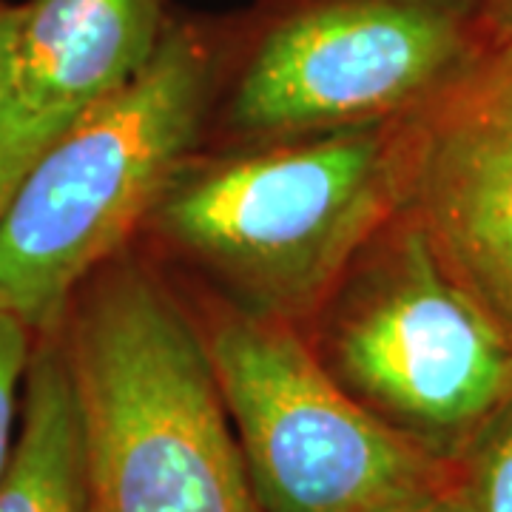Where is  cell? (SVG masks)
Here are the masks:
<instances>
[{
	"label": "cell",
	"instance_id": "obj_1",
	"mask_svg": "<svg viewBox=\"0 0 512 512\" xmlns=\"http://www.w3.org/2000/svg\"><path fill=\"white\" fill-rule=\"evenodd\" d=\"M407 120L191 154L143 222L225 305L305 325L402 211Z\"/></svg>",
	"mask_w": 512,
	"mask_h": 512
},
{
	"label": "cell",
	"instance_id": "obj_2",
	"mask_svg": "<svg viewBox=\"0 0 512 512\" xmlns=\"http://www.w3.org/2000/svg\"><path fill=\"white\" fill-rule=\"evenodd\" d=\"M80 399L92 512H265L200 322L131 251L60 319Z\"/></svg>",
	"mask_w": 512,
	"mask_h": 512
},
{
	"label": "cell",
	"instance_id": "obj_3",
	"mask_svg": "<svg viewBox=\"0 0 512 512\" xmlns=\"http://www.w3.org/2000/svg\"><path fill=\"white\" fill-rule=\"evenodd\" d=\"M214 94L208 40L168 23L123 89L80 111L40 151L0 214V311L35 333L60 325L72 296L151 214L197 154Z\"/></svg>",
	"mask_w": 512,
	"mask_h": 512
},
{
	"label": "cell",
	"instance_id": "obj_4",
	"mask_svg": "<svg viewBox=\"0 0 512 512\" xmlns=\"http://www.w3.org/2000/svg\"><path fill=\"white\" fill-rule=\"evenodd\" d=\"M299 328L339 387L456 464L512 396V342L404 211Z\"/></svg>",
	"mask_w": 512,
	"mask_h": 512
},
{
	"label": "cell",
	"instance_id": "obj_5",
	"mask_svg": "<svg viewBox=\"0 0 512 512\" xmlns=\"http://www.w3.org/2000/svg\"><path fill=\"white\" fill-rule=\"evenodd\" d=\"M495 43L478 0H308L251 46L225 123L256 143L413 120Z\"/></svg>",
	"mask_w": 512,
	"mask_h": 512
},
{
	"label": "cell",
	"instance_id": "obj_6",
	"mask_svg": "<svg viewBox=\"0 0 512 512\" xmlns=\"http://www.w3.org/2000/svg\"><path fill=\"white\" fill-rule=\"evenodd\" d=\"M200 328L265 512H370L456 476L348 396L299 325L220 302Z\"/></svg>",
	"mask_w": 512,
	"mask_h": 512
},
{
	"label": "cell",
	"instance_id": "obj_7",
	"mask_svg": "<svg viewBox=\"0 0 512 512\" xmlns=\"http://www.w3.org/2000/svg\"><path fill=\"white\" fill-rule=\"evenodd\" d=\"M402 211L512 342V43L407 120Z\"/></svg>",
	"mask_w": 512,
	"mask_h": 512
},
{
	"label": "cell",
	"instance_id": "obj_8",
	"mask_svg": "<svg viewBox=\"0 0 512 512\" xmlns=\"http://www.w3.org/2000/svg\"><path fill=\"white\" fill-rule=\"evenodd\" d=\"M163 0L18 3L15 109L83 111L123 89L163 40Z\"/></svg>",
	"mask_w": 512,
	"mask_h": 512
},
{
	"label": "cell",
	"instance_id": "obj_9",
	"mask_svg": "<svg viewBox=\"0 0 512 512\" xmlns=\"http://www.w3.org/2000/svg\"><path fill=\"white\" fill-rule=\"evenodd\" d=\"M0 512H92L83 416L60 325L35 336Z\"/></svg>",
	"mask_w": 512,
	"mask_h": 512
},
{
	"label": "cell",
	"instance_id": "obj_10",
	"mask_svg": "<svg viewBox=\"0 0 512 512\" xmlns=\"http://www.w3.org/2000/svg\"><path fill=\"white\" fill-rule=\"evenodd\" d=\"M456 476L476 512H512V396L461 453Z\"/></svg>",
	"mask_w": 512,
	"mask_h": 512
},
{
	"label": "cell",
	"instance_id": "obj_11",
	"mask_svg": "<svg viewBox=\"0 0 512 512\" xmlns=\"http://www.w3.org/2000/svg\"><path fill=\"white\" fill-rule=\"evenodd\" d=\"M80 111H43L26 114L12 109L0 117V214L12 200L23 174L32 168L40 151L72 123Z\"/></svg>",
	"mask_w": 512,
	"mask_h": 512
},
{
	"label": "cell",
	"instance_id": "obj_12",
	"mask_svg": "<svg viewBox=\"0 0 512 512\" xmlns=\"http://www.w3.org/2000/svg\"><path fill=\"white\" fill-rule=\"evenodd\" d=\"M35 330L15 313L0 311V478L18 439L23 387L35 350Z\"/></svg>",
	"mask_w": 512,
	"mask_h": 512
},
{
	"label": "cell",
	"instance_id": "obj_13",
	"mask_svg": "<svg viewBox=\"0 0 512 512\" xmlns=\"http://www.w3.org/2000/svg\"><path fill=\"white\" fill-rule=\"evenodd\" d=\"M370 512H476L464 487L458 484V476H450L441 484L424 487L419 493L404 495L396 501H387L382 507Z\"/></svg>",
	"mask_w": 512,
	"mask_h": 512
},
{
	"label": "cell",
	"instance_id": "obj_14",
	"mask_svg": "<svg viewBox=\"0 0 512 512\" xmlns=\"http://www.w3.org/2000/svg\"><path fill=\"white\" fill-rule=\"evenodd\" d=\"M15 55H18V3L0 0V117L15 103Z\"/></svg>",
	"mask_w": 512,
	"mask_h": 512
},
{
	"label": "cell",
	"instance_id": "obj_15",
	"mask_svg": "<svg viewBox=\"0 0 512 512\" xmlns=\"http://www.w3.org/2000/svg\"><path fill=\"white\" fill-rule=\"evenodd\" d=\"M498 43H512V0H478Z\"/></svg>",
	"mask_w": 512,
	"mask_h": 512
}]
</instances>
